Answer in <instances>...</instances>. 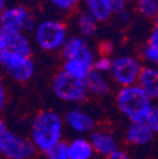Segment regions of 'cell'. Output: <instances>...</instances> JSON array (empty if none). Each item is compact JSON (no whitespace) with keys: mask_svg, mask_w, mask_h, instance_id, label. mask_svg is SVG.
Segmentation results:
<instances>
[{"mask_svg":"<svg viewBox=\"0 0 158 159\" xmlns=\"http://www.w3.org/2000/svg\"><path fill=\"white\" fill-rule=\"evenodd\" d=\"M0 52H10L30 57L32 44L23 33L0 32Z\"/></svg>","mask_w":158,"mask_h":159,"instance_id":"10","label":"cell"},{"mask_svg":"<svg viewBox=\"0 0 158 159\" xmlns=\"http://www.w3.org/2000/svg\"><path fill=\"white\" fill-rule=\"evenodd\" d=\"M35 43L43 51L62 49L67 42V29L63 23L54 19H44L37 24L34 30Z\"/></svg>","mask_w":158,"mask_h":159,"instance_id":"5","label":"cell"},{"mask_svg":"<svg viewBox=\"0 0 158 159\" xmlns=\"http://www.w3.org/2000/svg\"><path fill=\"white\" fill-rule=\"evenodd\" d=\"M142 63L133 56H116L113 58L111 76L122 87L137 85L142 73Z\"/></svg>","mask_w":158,"mask_h":159,"instance_id":"6","label":"cell"},{"mask_svg":"<svg viewBox=\"0 0 158 159\" xmlns=\"http://www.w3.org/2000/svg\"><path fill=\"white\" fill-rule=\"evenodd\" d=\"M0 63L4 67L5 72L18 82H27L34 73V63L30 57L0 52Z\"/></svg>","mask_w":158,"mask_h":159,"instance_id":"7","label":"cell"},{"mask_svg":"<svg viewBox=\"0 0 158 159\" xmlns=\"http://www.w3.org/2000/svg\"><path fill=\"white\" fill-rule=\"evenodd\" d=\"M62 56L65 61L82 63L92 68H94V62L96 59L94 57L91 48L85 41V38L80 35H73L67 39V42L62 48Z\"/></svg>","mask_w":158,"mask_h":159,"instance_id":"8","label":"cell"},{"mask_svg":"<svg viewBox=\"0 0 158 159\" xmlns=\"http://www.w3.org/2000/svg\"><path fill=\"white\" fill-rule=\"evenodd\" d=\"M49 2L52 5H54L56 8L61 10H70L81 0H49Z\"/></svg>","mask_w":158,"mask_h":159,"instance_id":"23","label":"cell"},{"mask_svg":"<svg viewBox=\"0 0 158 159\" xmlns=\"http://www.w3.org/2000/svg\"><path fill=\"white\" fill-rule=\"evenodd\" d=\"M87 87L89 92L94 96H105L110 91V84L104 73H100L97 71H92L87 77Z\"/></svg>","mask_w":158,"mask_h":159,"instance_id":"17","label":"cell"},{"mask_svg":"<svg viewBox=\"0 0 158 159\" xmlns=\"http://www.w3.org/2000/svg\"><path fill=\"white\" fill-rule=\"evenodd\" d=\"M97 20L89 13V11H84L78 15L77 22H76V27L77 30L80 33V37L82 38H90L92 35H95L96 30H97Z\"/></svg>","mask_w":158,"mask_h":159,"instance_id":"18","label":"cell"},{"mask_svg":"<svg viewBox=\"0 0 158 159\" xmlns=\"http://www.w3.org/2000/svg\"><path fill=\"white\" fill-rule=\"evenodd\" d=\"M138 85L148 93L152 100L158 98V68L152 66L143 67Z\"/></svg>","mask_w":158,"mask_h":159,"instance_id":"14","label":"cell"},{"mask_svg":"<svg viewBox=\"0 0 158 159\" xmlns=\"http://www.w3.org/2000/svg\"><path fill=\"white\" fill-rule=\"evenodd\" d=\"M116 18H118V20H119L122 24H128L130 22V13L125 9L123 11H120V13H118Z\"/></svg>","mask_w":158,"mask_h":159,"instance_id":"27","label":"cell"},{"mask_svg":"<svg viewBox=\"0 0 158 159\" xmlns=\"http://www.w3.org/2000/svg\"><path fill=\"white\" fill-rule=\"evenodd\" d=\"M44 154L47 159H70L68 158V144H66L65 142H60L54 147H52L49 150H47Z\"/></svg>","mask_w":158,"mask_h":159,"instance_id":"20","label":"cell"},{"mask_svg":"<svg viewBox=\"0 0 158 159\" xmlns=\"http://www.w3.org/2000/svg\"><path fill=\"white\" fill-rule=\"evenodd\" d=\"M137 9L146 18H156L158 14V0H137Z\"/></svg>","mask_w":158,"mask_h":159,"instance_id":"19","label":"cell"},{"mask_svg":"<svg viewBox=\"0 0 158 159\" xmlns=\"http://www.w3.org/2000/svg\"><path fill=\"white\" fill-rule=\"evenodd\" d=\"M111 68H113V58H110L109 56L103 54L95 59V62H94V70L95 71L105 75V73L111 72Z\"/></svg>","mask_w":158,"mask_h":159,"instance_id":"21","label":"cell"},{"mask_svg":"<svg viewBox=\"0 0 158 159\" xmlns=\"http://www.w3.org/2000/svg\"><path fill=\"white\" fill-rule=\"evenodd\" d=\"M65 123L73 131L80 134L92 133L95 128L94 117L81 109H72L65 115Z\"/></svg>","mask_w":158,"mask_h":159,"instance_id":"11","label":"cell"},{"mask_svg":"<svg viewBox=\"0 0 158 159\" xmlns=\"http://www.w3.org/2000/svg\"><path fill=\"white\" fill-rule=\"evenodd\" d=\"M153 136L154 133L147 123H130L125 130L127 142L137 147L148 145L153 140Z\"/></svg>","mask_w":158,"mask_h":159,"instance_id":"13","label":"cell"},{"mask_svg":"<svg viewBox=\"0 0 158 159\" xmlns=\"http://www.w3.org/2000/svg\"><path fill=\"white\" fill-rule=\"evenodd\" d=\"M90 142L96 154L109 158L113 153L118 150L116 140L114 135L106 130H95L91 133Z\"/></svg>","mask_w":158,"mask_h":159,"instance_id":"12","label":"cell"},{"mask_svg":"<svg viewBox=\"0 0 158 159\" xmlns=\"http://www.w3.org/2000/svg\"><path fill=\"white\" fill-rule=\"evenodd\" d=\"M33 16L24 7H9L2 11L0 16V32L7 33H22L26 32L27 24Z\"/></svg>","mask_w":158,"mask_h":159,"instance_id":"9","label":"cell"},{"mask_svg":"<svg viewBox=\"0 0 158 159\" xmlns=\"http://www.w3.org/2000/svg\"><path fill=\"white\" fill-rule=\"evenodd\" d=\"M52 91L56 97L66 102H81L86 100L90 93L86 80L77 78L65 70L53 77Z\"/></svg>","mask_w":158,"mask_h":159,"instance_id":"3","label":"cell"},{"mask_svg":"<svg viewBox=\"0 0 158 159\" xmlns=\"http://www.w3.org/2000/svg\"><path fill=\"white\" fill-rule=\"evenodd\" d=\"M109 2H110L111 10L115 15L127 9V2L128 0H109Z\"/></svg>","mask_w":158,"mask_h":159,"instance_id":"25","label":"cell"},{"mask_svg":"<svg viewBox=\"0 0 158 159\" xmlns=\"http://www.w3.org/2000/svg\"><path fill=\"white\" fill-rule=\"evenodd\" d=\"M86 11H89L99 23H105L113 16L109 0H84Z\"/></svg>","mask_w":158,"mask_h":159,"instance_id":"15","label":"cell"},{"mask_svg":"<svg viewBox=\"0 0 158 159\" xmlns=\"http://www.w3.org/2000/svg\"><path fill=\"white\" fill-rule=\"evenodd\" d=\"M143 57L149 66L158 68V48L147 44V47L143 49Z\"/></svg>","mask_w":158,"mask_h":159,"instance_id":"22","label":"cell"},{"mask_svg":"<svg viewBox=\"0 0 158 159\" xmlns=\"http://www.w3.org/2000/svg\"><path fill=\"white\" fill-rule=\"evenodd\" d=\"M115 102L130 123H147L154 109L152 98L138 84L122 87L116 93Z\"/></svg>","mask_w":158,"mask_h":159,"instance_id":"1","label":"cell"},{"mask_svg":"<svg viewBox=\"0 0 158 159\" xmlns=\"http://www.w3.org/2000/svg\"><path fill=\"white\" fill-rule=\"evenodd\" d=\"M62 131L63 121L61 116L54 111L46 110L34 117L30 129V140L37 149L46 153L52 147L62 142Z\"/></svg>","mask_w":158,"mask_h":159,"instance_id":"2","label":"cell"},{"mask_svg":"<svg viewBox=\"0 0 158 159\" xmlns=\"http://www.w3.org/2000/svg\"><path fill=\"white\" fill-rule=\"evenodd\" d=\"M154 22H156V25H158V14H157V16L154 18Z\"/></svg>","mask_w":158,"mask_h":159,"instance_id":"31","label":"cell"},{"mask_svg":"<svg viewBox=\"0 0 158 159\" xmlns=\"http://www.w3.org/2000/svg\"><path fill=\"white\" fill-rule=\"evenodd\" d=\"M5 4H7V2L5 0H0V10L2 11H4L7 8H5Z\"/></svg>","mask_w":158,"mask_h":159,"instance_id":"30","label":"cell"},{"mask_svg":"<svg viewBox=\"0 0 158 159\" xmlns=\"http://www.w3.org/2000/svg\"><path fill=\"white\" fill-rule=\"evenodd\" d=\"M148 44L152 47L158 48V25L154 27V29L152 30L149 38H148Z\"/></svg>","mask_w":158,"mask_h":159,"instance_id":"26","label":"cell"},{"mask_svg":"<svg viewBox=\"0 0 158 159\" xmlns=\"http://www.w3.org/2000/svg\"><path fill=\"white\" fill-rule=\"evenodd\" d=\"M35 150L32 140L9 130L4 121L0 123V152L7 159H30Z\"/></svg>","mask_w":158,"mask_h":159,"instance_id":"4","label":"cell"},{"mask_svg":"<svg viewBox=\"0 0 158 159\" xmlns=\"http://www.w3.org/2000/svg\"><path fill=\"white\" fill-rule=\"evenodd\" d=\"M108 159H130V158L128 157V154H127L125 152L118 149V150H116L115 153H113Z\"/></svg>","mask_w":158,"mask_h":159,"instance_id":"28","label":"cell"},{"mask_svg":"<svg viewBox=\"0 0 158 159\" xmlns=\"http://www.w3.org/2000/svg\"><path fill=\"white\" fill-rule=\"evenodd\" d=\"M95 150L90 140L85 138H77L68 144L70 159H92Z\"/></svg>","mask_w":158,"mask_h":159,"instance_id":"16","label":"cell"},{"mask_svg":"<svg viewBox=\"0 0 158 159\" xmlns=\"http://www.w3.org/2000/svg\"><path fill=\"white\" fill-rule=\"evenodd\" d=\"M5 105V91H4V87L2 86L0 87V107H4Z\"/></svg>","mask_w":158,"mask_h":159,"instance_id":"29","label":"cell"},{"mask_svg":"<svg viewBox=\"0 0 158 159\" xmlns=\"http://www.w3.org/2000/svg\"><path fill=\"white\" fill-rule=\"evenodd\" d=\"M147 124L151 126V129L153 130L154 134H158V106L153 109L149 119L147 120Z\"/></svg>","mask_w":158,"mask_h":159,"instance_id":"24","label":"cell"}]
</instances>
